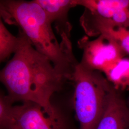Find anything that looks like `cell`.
Wrapping results in <instances>:
<instances>
[{"label": "cell", "instance_id": "4", "mask_svg": "<svg viewBox=\"0 0 129 129\" xmlns=\"http://www.w3.org/2000/svg\"><path fill=\"white\" fill-rule=\"evenodd\" d=\"M1 129H68L64 116L55 118L48 115L41 107L32 102L12 106L0 119Z\"/></svg>", "mask_w": 129, "mask_h": 129}, {"label": "cell", "instance_id": "9", "mask_svg": "<svg viewBox=\"0 0 129 129\" xmlns=\"http://www.w3.org/2000/svg\"><path fill=\"white\" fill-rule=\"evenodd\" d=\"M45 12L52 23H54L62 38L70 39L72 29L68 18L69 10L77 6V0H35Z\"/></svg>", "mask_w": 129, "mask_h": 129}, {"label": "cell", "instance_id": "6", "mask_svg": "<svg viewBox=\"0 0 129 129\" xmlns=\"http://www.w3.org/2000/svg\"><path fill=\"white\" fill-rule=\"evenodd\" d=\"M84 30L89 37L105 35L129 55V24L115 22L84 11L80 19Z\"/></svg>", "mask_w": 129, "mask_h": 129}, {"label": "cell", "instance_id": "10", "mask_svg": "<svg viewBox=\"0 0 129 129\" xmlns=\"http://www.w3.org/2000/svg\"><path fill=\"white\" fill-rule=\"evenodd\" d=\"M108 81L120 92L129 89V58L117 60L103 72Z\"/></svg>", "mask_w": 129, "mask_h": 129}, {"label": "cell", "instance_id": "3", "mask_svg": "<svg viewBox=\"0 0 129 129\" xmlns=\"http://www.w3.org/2000/svg\"><path fill=\"white\" fill-rule=\"evenodd\" d=\"M70 80L74 85V109L79 129H96L115 88L102 72L87 69L79 62Z\"/></svg>", "mask_w": 129, "mask_h": 129}, {"label": "cell", "instance_id": "5", "mask_svg": "<svg viewBox=\"0 0 129 129\" xmlns=\"http://www.w3.org/2000/svg\"><path fill=\"white\" fill-rule=\"evenodd\" d=\"M83 50L79 64L87 69L103 72L117 60L127 54L115 42L104 35L90 40L87 37L78 41Z\"/></svg>", "mask_w": 129, "mask_h": 129}, {"label": "cell", "instance_id": "1", "mask_svg": "<svg viewBox=\"0 0 129 129\" xmlns=\"http://www.w3.org/2000/svg\"><path fill=\"white\" fill-rule=\"evenodd\" d=\"M18 36V49L0 73L8 96L14 103L32 102L41 106L49 116L63 117L51 103V99L69 78L37 51L23 33L19 31Z\"/></svg>", "mask_w": 129, "mask_h": 129}, {"label": "cell", "instance_id": "11", "mask_svg": "<svg viewBox=\"0 0 129 129\" xmlns=\"http://www.w3.org/2000/svg\"><path fill=\"white\" fill-rule=\"evenodd\" d=\"M19 45L18 36L15 37L8 31L2 20H0V61L7 60L16 52Z\"/></svg>", "mask_w": 129, "mask_h": 129}, {"label": "cell", "instance_id": "2", "mask_svg": "<svg viewBox=\"0 0 129 129\" xmlns=\"http://www.w3.org/2000/svg\"><path fill=\"white\" fill-rule=\"evenodd\" d=\"M0 6L1 15L5 21L18 27L37 51L71 79L78 63L73 54L71 42L63 39L58 42L52 23L35 0L1 1Z\"/></svg>", "mask_w": 129, "mask_h": 129}, {"label": "cell", "instance_id": "7", "mask_svg": "<svg viewBox=\"0 0 129 129\" xmlns=\"http://www.w3.org/2000/svg\"><path fill=\"white\" fill-rule=\"evenodd\" d=\"M96 129H129V101L114 89Z\"/></svg>", "mask_w": 129, "mask_h": 129}, {"label": "cell", "instance_id": "8", "mask_svg": "<svg viewBox=\"0 0 129 129\" xmlns=\"http://www.w3.org/2000/svg\"><path fill=\"white\" fill-rule=\"evenodd\" d=\"M77 5L94 15L129 24V0H77Z\"/></svg>", "mask_w": 129, "mask_h": 129}]
</instances>
